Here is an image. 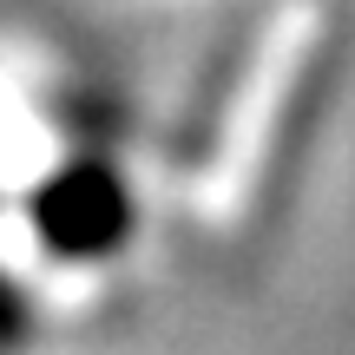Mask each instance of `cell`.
<instances>
[{
	"label": "cell",
	"mask_w": 355,
	"mask_h": 355,
	"mask_svg": "<svg viewBox=\"0 0 355 355\" xmlns=\"http://www.w3.org/2000/svg\"><path fill=\"white\" fill-rule=\"evenodd\" d=\"M33 230L53 257H105L132 230V198L112 165H66L33 198Z\"/></svg>",
	"instance_id": "6da1fadb"
}]
</instances>
